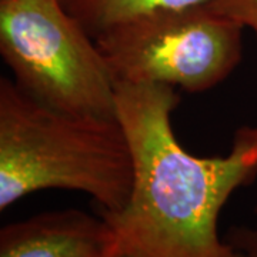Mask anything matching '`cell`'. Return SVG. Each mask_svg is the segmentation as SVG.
I'll return each instance as SVG.
<instances>
[{"label": "cell", "instance_id": "obj_6", "mask_svg": "<svg viewBox=\"0 0 257 257\" xmlns=\"http://www.w3.org/2000/svg\"><path fill=\"white\" fill-rule=\"evenodd\" d=\"M209 0H62L64 9L94 37L123 20L157 10L184 9L206 5Z\"/></svg>", "mask_w": 257, "mask_h": 257}, {"label": "cell", "instance_id": "obj_7", "mask_svg": "<svg viewBox=\"0 0 257 257\" xmlns=\"http://www.w3.org/2000/svg\"><path fill=\"white\" fill-rule=\"evenodd\" d=\"M206 6L248 28L257 37V0H209Z\"/></svg>", "mask_w": 257, "mask_h": 257}, {"label": "cell", "instance_id": "obj_2", "mask_svg": "<svg viewBox=\"0 0 257 257\" xmlns=\"http://www.w3.org/2000/svg\"><path fill=\"white\" fill-rule=\"evenodd\" d=\"M133 184V157L117 117L50 107L0 80V210L46 189L89 194L117 213Z\"/></svg>", "mask_w": 257, "mask_h": 257}, {"label": "cell", "instance_id": "obj_1", "mask_svg": "<svg viewBox=\"0 0 257 257\" xmlns=\"http://www.w3.org/2000/svg\"><path fill=\"white\" fill-rule=\"evenodd\" d=\"M175 87L116 84V116L133 157V184L117 213L99 211L123 257H241L220 239L223 206L257 176V126L240 127L230 152L199 157L177 140Z\"/></svg>", "mask_w": 257, "mask_h": 257}, {"label": "cell", "instance_id": "obj_8", "mask_svg": "<svg viewBox=\"0 0 257 257\" xmlns=\"http://www.w3.org/2000/svg\"><path fill=\"white\" fill-rule=\"evenodd\" d=\"M256 220L250 226H234L227 231L226 241L241 257H257V204L254 207Z\"/></svg>", "mask_w": 257, "mask_h": 257}, {"label": "cell", "instance_id": "obj_9", "mask_svg": "<svg viewBox=\"0 0 257 257\" xmlns=\"http://www.w3.org/2000/svg\"><path fill=\"white\" fill-rule=\"evenodd\" d=\"M116 257H123V256H116Z\"/></svg>", "mask_w": 257, "mask_h": 257}, {"label": "cell", "instance_id": "obj_5", "mask_svg": "<svg viewBox=\"0 0 257 257\" xmlns=\"http://www.w3.org/2000/svg\"><path fill=\"white\" fill-rule=\"evenodd\" d=\"M110 224L79 209L45 211L0 230V257H116Z\"/></svg>", "mask_w": 257, "mask_h": 257}, {"label": "cell", "instance_id": "obj_4", "mask_svg": "<svg viewBox=\"0 0 257 257\" xmlns=\"http://www.w3.org/2000/svg\"><path fill=\"white\" fill-rule=\"evenodd\" d=\"M243 26L206 5L157 10L123 20L93 37L117 83L210 90L243 56Z\"/></svg>", "mask_w": 257, "mask_h": 257}, {"label": "cell", "instance_id": "obj_3", "mask_svg": "<svg viewBox=\"0 0 257 257\" xmlns=\"http://www.w3.org/2000/svg\"><path fill=\"white\" fill-rule=\"evenodd\" d=\"M0 53L19 87L59 110L116 116V82L62 0H0Z\"/></svg>", "mask_w": 257, "mask_h": 257}]
</instances>
